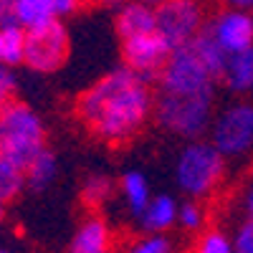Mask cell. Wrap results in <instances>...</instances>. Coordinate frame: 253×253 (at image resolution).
<instances>
[{"mask_svg":"<svg viewBox=\"0 0 253 253\" xmlns=\"http://www.w3.org/2000/svg\"><path fill=\"white\" fill-rule=\"evenodd\" d=\"M76 117L96 139L124 144L155 117V94L142 76L122 66L79 94Z\"/></svg>","mask_w":253,"mask_h":253,"instance_id":"6da1fadb","label":"cell"},{"mask_svg":"<svg viewBox=\"0 0 253 253\" xmlns=\"http://www.w3.org/2000/svg\"><path fill=\"white\" fill-rule=\"evenodd\" d=\"M0 142L5 150V160L26 172V167L46 150L43 119L26 101H10L0 117Z\"/></svg>","mask_w":253,"mask_h":253,"instance_id":"7a4b0ae2","label":"cell"},{"mask_svg":"<svg viewBox=\"0 0 253 253\" xmlns=\"http://www.w3.org/2000/svg\"><path fill=\"white\" fill-rule=\"evenodd\" d=\"M155 119L177 137L198 142L215 119V94H157Z\"/></svg>","mask_w":253,"mask_h":253,"instance_id":"3957f363","label":"cell"},{"mask_svg":"<svg viewBox=\"0 0 253 253\" xmlns=\"http://www.w3.org/2000/svg\"><path fill=\"white\" fill-rule=\"evenodd\" d=\"M225 172V157L210 142H190L182 147L175 162L177 187L193 200L210 195L218 187Z\"/></svg>","mask_w":253,"mask_h":253,"instance_id":"277c9868","label":"cell"},{"mask_svg":"<svg viewBox=\"0 0 253 253\" xmlns=\"http://www.w3.org/2000/svg\"><path fill=\"white\" fill-rule=\"evenodd\" d=\"M210 144L223 157H241L253 150V104L233 101L220 109L210 126Z\"/></svg>","mask_w":253,"mask_h":253,"instance_id":"5b68a950","label":"cell"},{"mask_svg":"<svg viewBox=\"0 0 253 253\" xmlns=\"http://www.w3.org/2000/svg\"><path fill=\"white\" fill-rule=\"evenodd\" d=\"M157 81L160 94H215V79L198 58L193 46L172 51Z\"/></svg>","mask_w":253,"mask_h":253,"instance_id":"8992f818","label":"cell"},{"mask_svg":"<svg viewBox=\"0 0 253 253\" xmlns=\"http://www.w3.org/2000/svg\"><path fill=\"white\" fill-rule=\"evenodd\" d=\"M71 36L63 20H53L41 28L26 31V66L38 74L58 71L69 58Z\"/></svg>","mask_w":253,"mask_h":253,"instance_id":"52a82bcc","label":"cell"},{"mask_svg":"<svg viewBox=\"0 0 253 253\" xmlns=\"http://www.w3.org/2000/svg\"><path fill=\"white\" fill-rule=\"evenodd\" d=\"M157 33L170 43L175 51L190 46L195 36L205 28V13L193 0H165L155 5Z\"/></svg>","mask_w":253,"mask_h":253,"instance_id":"ba28073f","label":"cell"},{"mask_svg":"<svg viewBox=\"0 0 253 253\" xmlns=\"http://www.w3.org/2000/svg\"><path fill=\"white\" fill-rule=\"evenodd\" d=\"M172 46L167 41L152 31V33H142L134 38L122 41V58H124V69H129L132 74L142 76L144 81H150L162 74L167 66V61L172 56Z\"/></svg>","mask_w":253,"mask_h":253,"instance_id":"9c48e42d","label":"cell"},{"mask_svg":"<svg viewBox=\"0 0 253 253\" xmlns=\"http://www.w3.org/2000/svg\"><path fill=\"white\" fill-rule=\"evenodd\" d=\"M208 28L228 56L253 48V13L248 10H238L233 5L220 8L208 20Z\"/></svg>","mask_w":253,"mask_h":253,"instance_id":"30bf717a","label":"cell"},{"mask_svg":"<svg viewBox=\"0 0 253 253\" xmlns=\"http://www.w3.org/2000/svg\"><path fill=\"white\" fill-rule=\"evenodd\" d=\"M79 8L81 3L76 0H15V20L23 31H33L53 20H63Z\"/></svg>","mask_w":253,"mask_h":253,"instance_id":"8fae6325","label":"cell"},{"mask_svg":"<svg viewBox=\"0 0 253 253\" xmlns=\"http://www.w3.org/2000/svg\"><path fill=\"white\" fill-rule=\"evenodd\" d=\"M114 28H117V36L122 41L157 31L155 5L152 3H124V5H119L117 15H114Z\"/></svg>","mask_w":253,"mask_h":253,"instance_id":"7c38bea8","label":"cell"},{"mask_svg":"<svg viewBox=\"0 0 253 253\" xmlns=\"http://www.w3.org/2000/svg\"><path fill=\"white\" fill-rule=\"evenodd\" d=\"M112 251V228L101 215L84 218L71 238L69 253H109Z\"/></svg>","mask_w":253,"mask_h":253,"instance_id":"4fadbf2b","label":"cell"},{"mask_svg":"<svg viewBox=\"0 0 253 253\" xmlns=\"http://www.w3.org/2000/svg\"><path fill=\"white\" fill-rule=\"evenodd\" d=\"M180 205L172 195H152L147 210L139 215L142 230H147V236H165V230H170L177 223Z\"/></svg>","mask_w":253,"mask_h":253,"instance_id":"5bb4252c","label":"cell"},{"mask_svg":"<svg viewBox=\"0 0 253 253\" xmlns=\"http://www.w3.org/2000/svg\"><path fill=\"white\" fill-rule=\"evenodd\" d=\"M119 195H122L124 205L129 208V213L134 218H139L152 200L150 180H147L144 172H139V170H126L119 180Z\"/></svg>","mask_w":253,"mask_h":253,"instance_id":"9a60e30c","label":"cell"},{"mask_svg":"<svg viewBox=\"0 0 253 253\" xmlns=\"http://www.w3.org/2000/svg\"><path fill=\"white\" fill-rule=\"evenodd\" d=\"M220 81L236 94L253 91V48L236 53V56H228V63H225V71H223Z\"/></svg>","mask_w":253,"mask_h":253,"instance_id":"2e32d148","label":"cell"},{"mask_svg":"<svg viewBox=\"0 0 253 253\" xmlns=\"http://www.w3.org/2000/svg\"><path fill=\"white\" fill-rule=\"evenodd\" d=\"M190 46H193V51L198 53V58L205 63V69L213 74V79L220 81V79H223V71H225V63H228V53L218 46V41L213 38L208 23H205V28L195 36V41H193Z\"/></svg>","mask_w":253,"mask_h":253,"instance_id":"e0dca14e","label":"cell"},{"mask_svg":"<svg viewBox=\"0 0 253 253\" xmlns=\"http://www.w3.org/2000/svg\"><path fill=\"white\" fill-rule=\"evenodd\" d=\"M26 61V31L20 26L0 28V66L13 69Z\"/></svg>","mask_w":253,"mask_h":253,"instance_id":"ac0fdd59","label":"cell"},{"mask_svg":"<svg viewBox=\"0 0 253 253\" xmlns=\"http://www.w3.org/2000/svg\"><path fill=\"white\" fill-rule=\"evenodd\" d=\"M58 175V162H56V155L43 150L28 167H26V185L31 190H36V193H41V190H46Z\"/></svg>","mask_w":253,"mask_h":253,"instance_id":"d6986e66","label":"cell"},{"mask_svg":"<svg viewBox=\"0 0 253 253\" xmlns=\"http://www.w3.org/2000/svg\"><path fill=\"white\" fill-rule=\"evenodd\" d=\"M26 185V172L18 165H13L10 160L0 162V205L10 203L13 198H18V193Z\"/></svg>","mask_w":253,"mask_h":253,"instance_id":"ffe728a7","label":"cell"},{"mask_svg":"<svg viewBox=\"0 0 253 253\" xmlns=\"http://www.w3.org/2000/svg\"><path fill=\"white\" fill-rule=\"evenodd\" d=\"M114 193V182L107 175H91L81 187V198L86 205H104Z\"/></svg>","mask_w":253,"mask_h":253,"instance_id":"44dd1931","label":"cell"},{"mask_svg":"<svg viewBox=\"0 0 253 253\" xmlns=\"http://www.w3.org/2000/svg\"><path fill=\"white\" fill-rule=\"evenodd\" d=\"M195 253H233V238H228L223 230H208L200 236Z\"/></svg>","mask_w":253,"mask_h":253,"instance_id":"7402d4cb","label":"cell"},{"mask_svg":"<svg viewBox=\"0 0 253 253\" xmlns=\"http://www.w3.org/2000/svg\"><path fill=\"white\" fill-rule=\"evenodd\" d=\"M177 223L185 230H200L205 223V210L198 200H187L180 205V213H177Z\"/></svg>","mask_w":253,"mask_h":253,"instance_id":"603a6c76","label":"cell"},{"mask_svg":"<svg viewBox=\"0 0 253 253\" xmlns=\"http://www.w3.org/2000/svg\"><path fill=\"white\" fill-rule=\"evenodd\" d=\"M126 253H172V243L167 236H144L134 241Z\"/></svg>","mask_w":253,"mask_h":253,"instance_id":"cb8c5ba5","label":"cell"},{"mask_svg":"<svg viewBox=\"0 0 253 253\" xmlns=\"http://www.w3.org/2000/svg\"><path fill=\"white\" fill-rule=\"evenodd\" d=\"M233 253H253V218H246L236 236H233Z\"/></svg>","mask_w":253,"mask_h":253,"instance_id":"d4e9b609","label":"cell"},{"mask_svg":"<svg viewBox=\"0 0 253 253\" xmlns=\"http://www.w3.org/2000/svg\"><path fill=\"white\" fill-rule=\"evenodd\" d=\"M18 26L15 20V0H0V28Z\"/></svg>","mask_w":253,"mask_h":253,"instance_id":"484cf974","label":"cell"},{"mask_svg":"<svg viewBox=\"0 0 253 253\" xmlns=\"http://www.w3.org/2000/svg\"><path fill=\"white\" fill-rule=\"evenodd\" d=\"M13 89H15L13 71L5 69V66H0V91H3V94H13Z\"/></svg>","mask_w":253,"mask_h":253,"instance_id":"4316f807","label":"cell"},{"mask_svg":"<svg viewBox=\"0 0 253 253\" xmlns=\"http://www.w3.org/2000/svg\"><path fill=\"white\" fill-rule=\"evenodd\" d=\"M241 205H243V213H246V218H253V180L243 187Z\"/></svg>","mask_w":253,"mask_h":253,"instance_id":"83f0119b","label":"cell"},{"mask_svg":"<svg viewBox=\"0 0 253 253\" xmlns=\"http://www.w3.org/2000/svg\"><path fill=\"white\" fill-rule=\"evenodd\" d=\"M5 160V150H3V142H0V162Z\"/></svg>","mask_w":253,"mask_h":253,"instance_id":"f1b7e54d","label":"cell"},{"mask_svg":"<svg viewBox=\"0 0 253 253\" xmlns=\"http://www.w3.org/2000/svg\"><path fill=\"white\" fill-rule=\"evenodd\" d=\"M5 218V205H0V220Z\"/></svg>","mask_w":253,"mask_h":253,"instance_id":"f546056e","label":"cell"},{"mask_svg":"<svg viewBox=\"0 0 253 253\" xmlns=\"http://www.w3.org/2000/svg\"><path fill=\"white\" fill-rule=\"evenodd\" d=\"M0 253H13V251H8V248H3V246H0Z\"/></svg>","mask_w":253,"mask_h":253,"instance_id":"4dcf8cb0","label":"cell"}]
</instances>
